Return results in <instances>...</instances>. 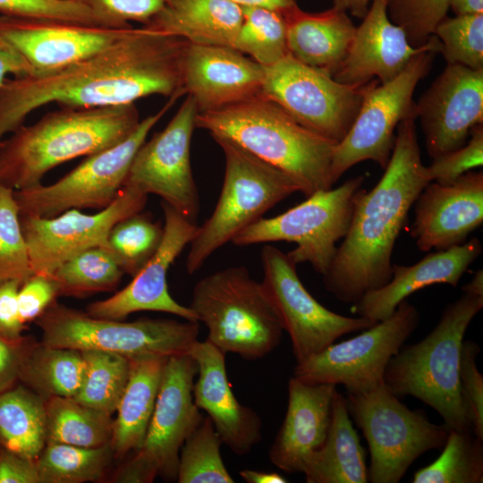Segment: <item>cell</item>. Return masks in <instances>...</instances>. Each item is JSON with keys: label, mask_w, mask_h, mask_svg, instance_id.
Instances as JSON below:
<instances>
[{"label": "cell", "mask_w": 483, "mask_h": 483, "mask_svg": "<svg viewBox=\"0 0 483 483\" xmlns=\"http://www.w3.org/2000/svg\"><path fill=\"white\" fill-rule=\"evenodd\" d=\"M86 7L105 27L128 28L131 21L147 23L166 0H73Z\"/></svg>", "instance_id": "obj_46"}, {"label": "cell", "mask_w": 483, "mask_h": 483, "mask_svg": "<svg viewBox=\"0 0 483 483\" xmlns=\"http://www.w3.org/2000/svg\"><path fill=\"white\" fill-rule=\"evenodd\" d=\"M264 72L261 96L305 128L336 143L348 133L369 89L379 82L341 83L290 54L264 67Z\"/></svg>", "instance_id": "obj_12"}, {"label": "cell", "mask_w": 483, "mask_h": 483, "mask_svg": "<svg viewBox=\"0 0 483 483\" xmlns=\"http://www.w3.org/2000/svg\"><path fill=\"white\" fill-rule=\"evenodd\" d=\"M282 12L289 54L333 77L347 56L356 31L347 13L334 6L309 13L298 4Z\"/></svg>", "instance_id": "obj_28"}, {"label": "cell", "mask_w": 483, "mask_h": 483, "mask_svg": "<svg viewBox=\"0 0 483 483\" xmlns=\"http://www.w3.org/2000/svg\"><path fill=\"white\" fill-rule=\"evenodd\" d=\"M21 284L11 280L0 284V335L12 341L19 342L26 325L22 322L18 307V291Z\"/></svg>", "instance_id": "obj_50"}, {"label": "cell", "mask_w": 483, "mask_h": 483, "mask_svg": "<svg viewBox=\"0 0 483 483\" xmlns=\"http://www.w3.org/2000/svg\"><path fill=\"white\" fill-rule=\"evenodd\" d=\"M308 483H366V454L350 419L346 398L335 392L331 422L323 445L308 460Z\"/></svg>", "instance_id": "obj_31"}, {"label": "cell", "mask_w": 483, "mask_h": 483, "mask_svg": "<svg viewBox=\"0 0 483 483\" xmlns=\"http://www.w3.org/2000/svg\"><path fill=\"white\" fill-rule=\"evenodd\" d=\"M241 6L258 5L283 11L297 4V0H229Z\"/></svg>", "instance_id": "obj_58"}, {"label": "cell", "mask_w": 483, "mask_h": 483, "mask_svg": "<svg viewBox=\"0 0 483 483\" xmlns=\"http://www.w3.org/2000/svg\"><path fill=\"white\" fill-rule=\"evenodd\" d=\"M0 14L99 25L86 7L73 0H0Z\"/></svg>", "instance_id": "obj_48"}, {"label": "cell", "mask_w": 483, "mask_h": 483, "mask_svg": "<svg viewBox=\"0 0 483 483\" xmlns=\"http://www.w3.org/2000/svg\"><path fill=\"white\" fill-rule=\"evenodd\" d=\"M113 460L110 444L82 447L47 442L36 465L40 483H84L104 479Z\"/></svg>", "instance_id": "obj_35"}, {"label": "cell", "mask_w": 483, "mask_h": 483, "mask_svg": "<svg viewBox=\"0 0 483 483\" xmlns=\"http://www.w3.org/2000/svg\"><path fill=\"white\" fill-rule=\"evenodd\" d=\"M84 375L81 352L37 342L26 336L18 382L42 398L74 397Z\"/></svg>", "instance_id": "obj_32"}, {"label": "cell", "mask_w": 483, "mask_h": 483, "mask_svg": "<svg viewBox=\"0 0 483 483\" xmlns=\"http://www.w3.org/2000/svg\"><path fill=\"white\" fill-rule=\"evenodd\" d=\"M447 64L483 69V13L445 17L434 34Z\"/></svg>", "instance_id": "obj_43"}, {"label": "cell", "mask_w": 483, "mask_h": 483, "mask_svg": "<svg viewBox=\"0 0 483 483\" xmlns=\"http://www.w3.org/2000/svg\"><path fill=\"white\" fill-rule=\"evenodd\" d=\"M198 367L193 400L212 421L223 444L238 454L250 453L262 438V421L234 396L225 369V353L208 340L196 341L188 352Z\"/></svg>", "instance_id": "obj_25"}, {"label": "cell", "mask_w": 483, "mask_h": 483, "mask_svg": "<svg viewBox=\"0 0 483 483\" xmlns=\"http://www.w3.org/2000/svg\"><path fill=\"white\" fill-rule=\"evenodd\" d=\"M131 28L0 14V36L25 58L34 74L87 58L123 38Z\"/></svg>", "instance_id": "obj_18"}, {"label": "cell", "mask_w": 483, "mask_h": 483, "mask_svg": "<svg viewBox=\"0 0 483 483\" xmlns=\"http://www.w3.org/2000/svg\"><path fill=\"white\" fill-rule=\"evenodd\" d=\"M463 292L483 296V271L476 272L472 279L462 286Z\"/></svg>", "instance_id": "obj_59"}, {"label": "cell", "mask_w": 483, "mask_h": 483, "mask_svg": "<svg viewBox=\"0 0 483 483\" xmlns=\"http://www.w3.org/2000/svg\"><path fill=\"white\" fill-rule=\"evenodd\" d=\"M198 113L195 100L187 95L167 125L140 147L124 182L147 195H157L193 223L199 198L190 153Z\"/></svg>", "instance_id": "obj_16"}, {"label": "cell", "mask_w": 483, "mask_h": 483, "mask_svg": "<svg viewBox=\"0 0 483 483\" xmlns=\"http://www.w3.org/2000/svg\"><path fill=\"white\" fill-rule=\"evenodd\" d=\"M185 95L177 92L157 113L140 120L120 142L87 157L77 167L49 185L14 191L20 215L50 218L75 208L103 209L124 186L135 154L155 124Z\"/></svg>", "instance_id": "obj_10"}, {"label": "cell", "mask_w": 483, "mask_h": 483, "mask_svg": "<svg viewBox=\"0 0 483 483\" xmlns=\"http://www.w3.org/2000/svg\"><path fill=\"white\" fill-rule=\"evenodd\" d=\"M388 0H372L355 35L347 56L333 78L348 85L372 80L385 83L397 76L418 54L428 49L441 52L439 39L432 35L419 47H412L403 30L388 17Z\"/></svg>", "instance_id": "obj_24"}, {"label": "cell", "mask_w": 483, "mask_h": 483, "mask_svg": "<svg viewBox=\"0 0 483 483\" xmlns=\"http://www.w3.org/2000/svg\"><path fill=\"white\" fill-rule=\"evenodd\" d=\"M416 119L414 113L398 124L382 177L369 191H359L347 233L322 275L326 289L343 302L353 304L390 280L396 239L431 182L420 157Z\"/></svg>", "instance_id": "obj_2"}, {"label": "cell", "mask_w": 483, "mask_h": 483, "mask_svg": "<svg viewBox=\"0 0 483 483\" xmlns=\"http://www.w3.org/2000/svg\"><path fill=\"white\" fill-rule=\"evenodd\" d=\"M414 204L411 235L419 250L462 244L483 222V172L469 171L449 183L430 182Z\"/></svg>", "instance_id": "obj_22"}, {"label": "cell", "mask_w": 483, "mask_h": 483, "mask_svg": "<svg viewBox=\"0 0 483 483\" xmlns=\"http://www.w3.org/2000/svg\"><path fill=\"white\" fill-rule=\"evenodd\" d=\"M124 273L106 247L84 250L63 263L51 277L59 296L86 297L114 291Z\"/></svg>", "instance_id": "obj_36"}, {"label": "cell", "mask_w": 483, "mask_h": 483, "mask_svg": "<svg viewBox=\"0 0 483 483\" xmlns=\"http://www.w3.org/2000/svg\"><path fill=\"white\" fill-rule=\"evenodd\" d=\"M456 15L483 13V0H451L450 6Z\"/></svg>", "instance_id": "obj_57"}, {"label": "cell", "mask_w": 483, "mask_h": 483, "mask_svg": "<svg viewBox=\"0 0 483 483\" xmlns=\"http://www.w3.org/2000/svg\"><path fill=\"white\" fill-rule=\"evenodd\" d=\"M122 461L123 463L108 477V482L150 483L158 476L157 468L136 452Z\"/></svg>", "instance_id": "obj_52"}, {"label": "cell", "mask_w": 483, "mask_h": 483, "mask_svg": "<svg viewBox=\"0 0 483 483\" xmlns=\"http://www.w3.org/2000/svg\"><path fill=\"white\" fill-rule=\"evenodd\" d=\"M189 308L207 326V340L225 354L262 359L281 342V322L261 283L245 267H226L201 278Z\"/></svg>", "instance_id": "obj_6"}, {"label": "cell", "mask_w": 483, "mask_h": 483, "mask_svg": "<svg viewBox=\"0 0 483 483\" xmlns=\"http://www.w3.org/2000/svg\"><path fill=\"white\" fill-rule=\"evenodd\" d=\"M0 483H40L36 461L0 447Z\"/></svg>", "instance_id": "obj_51"}, {"label": "cell", "mask_w": 483, "mask_h": 483, "mask_svg": "<svg viewBox=\"0 0 483 483\" xmlns=\"http://www.w3.org/2000/svg\"><path fill=\"white\" fill-rule=\"evenodd\" d=\"M242 6L229 0H166L143 28L191 44L233 47Z\"/></svg>", "instance_id": "obj_29"}, {"label": "cell", "mask_w": 483, "mask_h": 483, "mask_svg": "<svg viewBox=\"0 0 483 483\" xmlns=\"http://www.w3.org/2000/svg\"><path fill=\"white\" fill-rule=\"evenodd\" d=\"M243 18L233 48L247 54L263 67L289 55L286 21L282 11L264 6H242Z\"/></svg>", "instance_id": "obj_39"}, {"label": "cell", "mask_w": 483, "mask_h": 483, "mask_svg": "<svg viewBox=\"0 0 483 483\" xmlns=\"http://www.w3.org/2000/svg\"><path fill=\"white\" fill-rule=\"evenodd\" d=\"M364 176L347 180L335 189L319 191L287 211L260 218L232 241L237 246L273 242L296 243L287 254L298 265L309 263L324 275L336 251V242L347 233L355 199Z\"/></svg>", "instance_id": "obj_11"}, {"label": "cell", "mask_w": 483, "mask_h": 483, "mask_svg": "<svg viewBox=\"0 0 483 483\" xmlns=\"http://www.w3.org/2000/svg\"><path fill=\"white\" fill-rule=\"evenodd\" d=\"M188 45L178 37L132 27L110 47L70 65L6 78L0 86V143L30 113L50 103L96 108L184 92L182 65Z\"/></svg>", "instance_id": "obj_1"}, {"label": "cell", "mask_w": 483, "mask_h": 483, "mask_svg": "<svg viewBox=\"0 0 483 483\" xmlns=\"http://www.w3.org/2000/svg\"><path fill=\"white\" fill-rule=\"evenodd\" d=\"M215 141L225 155L224 182L213 213L198 227L190 242L186 259V271L190 275L275 205L300 192L297 183L286 174L227 141Z\"/></svg>", "instance_id": "obj_7"}, {"label": "cell", "mask_w": 483, "mask_h": 483, "mask_svg": "<svg viewBox=\"0 0 483 483\" xmlns=\"http://www.w3.org/2000/svg\"><path fill=\"white\" fill-rule=\"evenodd\" d=\"M196 127L227 141L293 180L305 197L329 190L336 142L300 124L259 95L216 110L198 113Z\"/></svg>", "instance_id": "obj_3"}, {"label": "cell", "mask_w": 483, "mask_h": 483, "mask_svg": "<svg viewBox=\"0 0 483 483\" xmlns=\"http://www.w3.org/2000/svg\"><path fill=\"white\" fill-rule=\"evenodd\" d=\"M32 275L14 190L0 184V284L14 280L21 284Z\"/></svg>", "instance_id": "obj_42"}, {"label": "cell", "mask_w": 483, "mask_h": 483, "mask_svg": "<svg viewBox=\"0 0 483 483\" xmlns=\"http://www.w3.org/2000/svg\"><path fill=\"white\" fill-rule=\"evenodd\" d=\"M467 142L450 152L434 157L427 166L430 181L449 183L463 174L483 164V125H476L470 133Z\"/></svg>", "instance_id": "obj_47"}, {"label": "cell", "mask_w": 483, "mask_h": 483, "mask_svg": "<svg viewBox=\"0 0 483 483\" xmlns=\"http://www.w3.org/2000/svg\"><path fill=\"white\" fill-rule=\"evenodd\" d=\"M166 356L130 358V375L113 419L111 447L114 460L138 451L154 411Z\"/></svg>", "instance_id": "obj_30"}, {"label": "cell", "mask_w": 483, "mask_h": 483, "mask_svg": "<svg viewBox=\"0 0 483 483\" xmlns=\"http://www.w3.org/2000/svg\"><path fill=\"white\" fill-rule=\"evenodd\" d=\"M163 226L146 214H133L111 229L106 249L124 274L135 275L157 251Z\"/></svg>", "instance_id": "obj_41"}, {"label": "cell", "mask_w": 483, "mask_h": 483, "mask_svg": "<svg viewBox=\"0 0 483 483\" xmlns=\"http://www.w3.org/2000/svg\"><path fill=\"white\" fill-rule=\"evenodd\" d=\"M441 454L417 470L413 483L483 482V445L470 430H449Z\"/></svg>", "instance_id": "obj_38"}, {"label": "cell", "mask_w": 483, "mask_h": 483, "mask_svg": "<svg viewBox=\"0 0 483 483\" xmlns=\"http://www.w3.org/2000/svg\"><path fill=\"white\" fill-rule=\"evenodd\" d=\"M135 104L50 112L22 124L0 143V184L21 190L72 159L90 156L125 139L140 123Z\"/></svg>", "instance_id": "obj_4"}, {"label": "cell", "mask_w": 483, "mask_h": 483, "mask_svg": "<svg viewBox=\"0 0 483 483\" xmlns=\"http://www.w3.org/2000/svg\"><path fill=\"white\" fill-rule=\"evenodd\" d=\"M419 321L417 308L404 300L387 318L297 363L292 377L309 384H340L347 393L376 387L384 383L386 365Z\"/></svg>", "instance_id": "obj_13"}, {"label": "cell", "mask_w": 483, "mask_h": 483, "mask_svg": "<svg viewBox=\"0 0 483 483\" xmlns=\"http://www.w3.org/2000/svg\"><path fill=\"white\" fill-rule=\"evenodd\" d=\"M478 238L428 254L411 266L393 264L390 280L353 303L352 312L379 322L390 317L400 302L425 287L446 284L455 287L469 267L481 254Z\"/></svg>", "instance_id": "obj_27"}, {"label": "cell", "mask_w": 483, "mask_h": 483, "mask_svg": "<svg viewBox=\"0 0 483 483\" xmlns=\"http://www.w3.org/2000/svg\"><path fill=\"white\" fill-rule=\"evenodd\" d=\"M26 336L19 342L0 335V393L18 384L19 369Z\"/></svg>", "instance_id": "obj_53"}, {"label": "cell", "mask_w": 483, "mask_h": 483, "mask_svg": "<svg viewBox=\"0 0 483 483\" xmlns=\"http://www.w3.org/2000/svg\"><path fill=\"white\" fill-rule=\"evenodd\" d=\"M197 372L189 353L167 358L144 441L136 451L165 479H176L181 447L203 419L192 394Z\"/></svg>", "instance_id": "obj_21"}, {"label": "cell", "mask_w": 483, "mask_h": 483, "mask_svg": "<svg viewBox=\"0 0 483 483\" xmlns=\"http://www.w3.org/2000/svg\"><path fill=\"white\" fill-rule=\"evenodd\" d=\"M239 475L248 483H286L287 479L275 471L242 470Z\"/></svg>", "instance_id": "obj_55"}, {"label": "cell", "mask_w": 483, "mask_h": 483, "mask_svg": "<svg viewBox=\"0 0 483 483\" xmlns=\"http://www.w3.org/2000/svg\"><path fill=\"white\" fill-rule=\"evenodd\" d=\"M51 276L34 274L19 288L17 300L21 318L26 325L34 322L58 297Z\"/></svg>", "instance_id": "obj_49"}, {"label": "cell", "mask_w": 483, "mask_h": 483, "mask_svg": "<svg viewBox=\"0 0 483 483\" xmlns=\"http://www.w3.org/2000/svg\"><path fill=\"white\" fill-rule=\"evenodd\" d=\"M148 195L124 185L115 199L94 215L72 208L46 218L19 214L34 274L51 276L63 263L86 250L106 247L114 225L141 212Z\"/></svg>", "instance_id": "obj_17"}, {"label": "cell", "mask_w": 483, "mask_h": 483, "mask_svg": "<svg viewBox=\"0 0 483 483\" xmlns=\"http://www.w3.org/2000/svg\"><path fill=\"white\" fill-rule=\"evenodd\" d=\"M81 353L84 375L73 398L113 415L129 378L130 358L101 351H83Z\"/></svg>", "instance_id": "obj_37"}, {"label": "cell", "mask_w": 483, "mask_h": 483, "mask_svg": "<svg viewBox=\"0 0 483 483\" xmlns=\"http://www.w3.org/2000/svg\"><path fill=\"white\" fill-rule=\"evenodd\" d=\"M479 346L472 341H463L461 350L459 387L460 395L471 432L483 440V377L476 358Z\"/></svg>", "instance_id": "obj_45"}, {"label": "cell", "mask_w": 483, "mask_h": 483, "mask_svg": "<svg viewBox=\"0 0 483 483\" xmlns=\"http://www.w3.org/2000/svg\"><path fill=\"white\" fill-rule=\"evenodd\" d=\"M165 224L161 242L150 259L132 276L131 283L111 297L88 305L86 312L95 318L122 320L137 311H160L185 320L199 322L189 307L178 303L169 293L167 271L198 227L167 203L162 201Z\"/></svg>", "instance_id": "obj_19"}, {"label": "cell", "mask_w": 483, "mask_h": 483, "mask_svg": "<svg viewBox=\"0 0 483 483\" xmlns=\"http://www.w3.org/2000/svg\"><path fill=\"white\" fill-rule=\"evenodd\" d=\"M372 0H334V7L352 15L363 19L367 14Z\"/></svg>", "instance_id": "obj_56"}, {"label": "cell", "mask_w": 483, "mask_h": 483, "mask_svg": "<svg viewBox=\"0 0 483 483\" xmlns=\"http://www.w3.org/2000/svg\"><path fill=\"white\" fill-rule=\"evenodd\" d=\"M9 74L19 77L34 74V71L25 58L0 36V86Z\"/></svg>", "instance_id": "obj_54"}, {"label": "cell", "mask_w": 483, "mask_h": 483, "mask_svg": "<svg viewBox=\"0 0 483 483\" xmlns=\"http://www.w3.org/2000/svg\"><path fill=\"white\" fill-rule=\"evenodd\" d=\"M451 0H388L389 19L401 27L414 47L425 45L446 17Z\"/></svg>", "instance_id": "obj_44"}, {"label": "cell", "mask_w": 483, "mask_h": 483, "mask_svg": "<svg viewBox=\"0 0 483 483\" xmlns=\"http://www.w3.org/2000/svg\"><path fill=\"white\" fill-rule=\"evenodd\" d=\"M437 49L415 55L393 80L377 83L366 94L346 136L334 150L331 180L335 184L352 166L372 160L385 169L395 140V129L415 112L412 99L420 80L429 72Z\"/></svg>", "instance_id": "obj_14"}, {"label": "cell", "mask_w": 483, "mask_h": 483, "mask_svg": "<svg viewBox=\"0 0 483 483\" xmlns=\"http://www.w3.org/2000/svg\"><path fill=\"white\" fill-rule=\"evenodd\" d=\"M45 399L18 383L0 393V447L37 460L45 445Z\"/></svg>", "instance_id": "obj_33"}, {"label": "cell", "mask_w": 483, "mask_h": 483, "mask_svg": "<svg viewBox=\"0 0 483 483\" xmlns=\"http://www.w3.org/2000/svg\"><path fill=\"white\" fill-rule=\"evenodd\" d=\"M335 386L290 378L286 413L268 451L270 462L278 469L303 473L309 457L323 445L331 422Z\"/></svg>", "instance_id": "obj_26"}, {"label": "cell", "mask_w": 483, "mask_h": 483, "mask_svg": "<svg viewBox=\"0 0 483 483\" xmlns=\"http://www.w3.org/2000/svg\"><path fill=\"white\" fill-rule=\"evenodd\" d=\"M482 308L483 296L463 292L445 308L424 339L402 346L384 373L390 392L425 402L438 412L449 430H470L460 395V359L467 328Z\"/></svg>", "instance_id": "obj_5"}, {"label": "cell", "mask_w": 483, "mask_h": 483, "mask_svg": "<svg viewBox=\"0 0 483 483\" xmlns=\"http://www.w3.org/2000/svg\"><path fill=\"white\" fill-rule=\"evenodd\" d=\"M348 411L366 438L372 483H397L423 453L442 449L449 429L432 423L421 411H411L385 384L347 393Z\"/></svg>", "instance_id": "obj_9"}, {"label": "cell", "mask_w": 483, "mask_h": 483, "mask_svg": "<svg viewBox=\"0 0 483 483\" xmlns=\"http://www.w3.org/2000/svg\"><path fill=\"white\" fill-rule=\"evenodd\" d=\"M222 444L210 419L203 417L181 447L176 480L179 483H233L221 456Z\"/></svg>", "instance_id": "obj_40"}, {"label": "cell", "mask_w": 483, "mask_h": 483, "mask_svg": "<svg viewBox=\"0 0 483 483\" xmlns=\"http://www.w3.org/2000/svg\"><path fill=\"white\" fill-rule=\"evenodd\" d=\"M45 419L47 443L98 447L111 442L112 415L82 404L73 397L45 399Z\"/></svg>", "instance_id": "obj_34"}, {"label": "cell", "mask_w": 483, "mask_h": 483, "mask_svg": "<svg viewBox=\"0 0 483 483\" xmlns=\"http://www.w3.org/2000/svg\"><path fill=\"white\" fill-rule=\"evenodd\" d=\"M264 67L230 47L189 43L182 65V88L199 113L216 110L259 96Z\"/></svg>", "instance_id": "obj_23"}, {"label": "cell", "mask_w": 483, "mask_h": 483, "mask_svg": "<svg viewBox=\"0 0 483 483\" xmlns=\"http://www.w3.org/2000/svg\"><path fill=\"white\" fill-rule=\"evenodd\" d=\"M42 342L56 347L101 351L127 358L188 353L198 340L199 322L140 318L131 322L95 318L54 301L35 321Z\"/></svg>", "instance_id": "obj_8"}, {"label": "cell", "mask_w": 483, "mask_h": 483, "mask_svg": "<svg viewBox=\"0 0 483 483\" xmlns=\"http://www.w3.org/2000/svg\"><path fill=\"white\" fill-rule=\"evenodd\" d=\"M415 112L429 157L463 146L483 122V69L447 64L415 103Z\"/></svg>", "instance_id": "obj_20"}, {"label": "cell", "mask_w": 483, "mask_h": 483, "mask_svg": "<svg viewBox=\"0 0 483 483\" xmlns=\"http://www.w3.org/2000/svg\"><path fill=\"white\" fill-rule=\"evenodd\" d=\"M260 258L261 284L290 336L297 363L322 352L341 336L377 323L362 317L343 316L321 305L299 278L297 265L278 248L265 245Z\"/></svg>", "instance_id": "obj_15"}]
</instances>
